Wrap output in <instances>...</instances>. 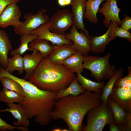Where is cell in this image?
Returning a JSON list of instances; mask_svg holds the SVG:
<instances>
[{"mask_svg": "<svg viewBox=\"0 0 131 131\" xmlns=\"http://www.w3.org/2000/svg\"><path fill=\"white\" fill-rule=\"evenodd\" d=\"M102 94L86 90L76 96L70 95L57 99L50 117L52 119L64 120L70 131H82L85 115L91 109L103 102Z\"/></svg>", "mask_w": 131, "mask_h": 131, "instance_id": "1", "label": "cell"}, {"mask_svg": "<svg viewBox=\"0 0 131 131\" xmlns=\"http://www.w3.org/2000/svg\"><path fill=\"white\" fill-rule=\"evenodd\" d=\"M4 76L15 80L23 88L25 96L19 104L28 118L34 117V122L41 125L48 124L52 120L50 114L57 100V93L41 90L25 78H18L2 69L0 71V77Z\"/></svg>", "mask_w": 131, "mask_h": 131, "instance_id": "2", "label": "cell"}, {"mask_svg": "<svg viewBox=\"0 0 131 131\" xmlns=\"http://www.w3.org/2000/svg\"><path fill=\"white\" fill-rule=\"evenodd\" d=\"M75 76L62 65L51 62L48 56L43 58L28 81L41 90L57 93L67 87Z\"/></svg>", "mask_w": 131, "mask_h": 131, "instance_id": "3", "label": "cell"}, {"mask_svg": "<svg viewBox=\"0 0 131 131\" xmlns=\"http://www.w3.org/2000/svg\"><path fill=\"white\" fill-rule=\"evenodd\" d=\"M111 55L109 53L102 57L88 55L84 56L83 68L89 70L90 75L98 82L103 79H109L117 70L115 66L109 62Z\"/></svg>", "mask_w": 131, "mask_h": 131, "instance_id": "4", "label": "cell"}, {"mask_svg": "<svg viewBox=\"0 0 131 131\" xmlns=\"http://www.w3.org/2000/svg\"><path fill=\"white\" fill-rule=\"evenodd\" d=\"M87 114V124L82 131H102L106 125L114 122L113 112L107 103L103 102L91 109Z\"/></svg>", "mask_w": 131, "mask_h": 131, "instance_id": "5", "label": "cell"}, {"mask_svg": "<svg viewBox=\"0 0 131 131\" xmlns=\"http://www.w3.org/2000/svg\"><path fill=\"white\" fill-rule=\"evenodd\" d=\"M128 74L119 77L115 82L108 98L131 113V67L128 68Z\"/></svg>", "mask_w": 131, "mask_h": 131, "instance_id": "6", "label": "cell"}, {"mask_svg": "<svg viewBox=\"0 0 131 131\" xmlns=\"http://www.w3.org/2000/svg\"><path fill=\"white\" fill-rule=\"evenodd\" d=\"M47 10L46 9L41 8L34 15L31 12L25 14L24 16L25 21L19 26L14 27V33L20 36L29 34L41 25L49 22V17L45 14Z\"/></svg>", "mask_w": 131, "mask_h": 131, "instance_id": "7", "label": "cell"}, {"mask_svg": "<svg viewBox=\"0 0 131 131\" xmlns=\"http://www.w3.org/2000/svg\"><path fill=\"white\" fill-rule=\"evenodd\" d=\"M50 31L57 34H65V31L74 24L71 12L68 9L58 10L49 19Z\"/></svg>", "mask_w": 131, "mask_h": 131, "instance_id": "8", "label": "cell"}, {"mask_svg": "<svg viewBox=\"0 0 131 131\" xmlns=\"http://www.w3.org/2000/svg\"><path fill=\"white\" fill-rule=\"evenodd\" d=\"M119 26L116 23L111 21L107 31L104 34L99 36H90L89 38L90 50L95 53L103 52L107 44L116 38L115 31Z\"/></svg>", "mask_w": 131, "mask_h": 131, "instance_id": "9", "label": "cell"}, {"mask_svg": "<svg viewBox=\"0 0 131 131\" xmlns=\"http://www.w3.org/2000/svg\"><path fill=\"white\" fill-rule=\"evenodd\" d=\"M77 29L73 24L71 26L70 33L65 34V37L73 42L72 46L75 49L79 51L85 56L88 55L90 51L89 38L90 36H88L83 30L79 32Z\"/></svg>", "mask_w": 131, "mask_h": 131, "instance_id": "10", "label": "cell"}, {"mask_svg": "<svg viewBox=\"0 0 131 131\" xmlns=\"http://www.w3.org/2000/svg\"><path fill=\"white\" fill-rule=\"evenodd\" d=\"M49 22L40 25L33 30L30 33L36 36L37 39H44L50 42L54 46H59L64 44H72L73 42L66 39L65 34H57L51 32L49 29Z\"/></svg>", "mask_w": 131, "mask_h": 131, "instance_id": "11", "label": "cell"}, {"mask_svg": "<svg viewBox=\"0 0 131 131\" xmlns=\"http://www.w3.org/2000/svg\"><path fill=\"white\" fill-rule=\"evenodd\" d=\"M22 12L16 3L7 6L0 14V28H5L10 26L14 27L20 25L22 22L20 21Z\"/></svg>", "mask_w": 131, "mask_h": 131, "instance_id": "12", "label": "cell"}, {"mask_svg": "<svg viewBox=\"0 0 131 131\" xmlns=\"http://www.w3.org/2000/svg\"><path fill=\"white\" fill-rule=\"evenodd\" d=\"M106 0V2L102 5V8H99L98 12L102 13L104 16L105 18L103 21L104 24L108 27L112 21L120 26L121 22L119 13L121 9L117 6V0Z\"/></svg>", "mask_w": 131, "mask_h": 131, "instance_id": "13", "label": "cell"}, {"mask_svg": "<svg viewBox=\"0 0 131 131\" xmlns=\"http://www.w3.org/2000/svg\"><path fill=\"white\" fill-rule=\"evenodd\" d=\"M8 108L0 110V112H8L11 113L17 120L12 124L16 126H23L28 127L30 122L26 112L19 103L7 104Z\"/></svg>", "mask_w": 131, "mask_h": 131, "instance_id": "14", "label": "cell"}, {"mask_svg": "<svg viewBox=\"0 0 131 131\" xmlns=\"http://www.w3.org/2000/svg\"><path fill=\"white\" fill-rule=\"evenodd\" d=\"M72 44H64L59 46H54V49L48 56L49 60L55 64L62 65L65 59L77 51Z\"/></svg>", "mask_w": 131, "mask_h": 131, "instance_id": "15", "label": "cell"}, {"mask_svg": "<svg viewBox=\"0 0 131 131\" xmlns=\"http://www.w3.org/2000/svg\"><path fill=\"white\" fill-rule=\"evenodd\" d=\"M86 0H72L71 5L72 8L71 12L74 20V24L77 29L83 31L88 36L89 32L85 28L83 20L85 11V3Z\"/></svg>", "mask_w": 131, "mask_h": 131, "instance_id": "16", "label": "cell"}, {"mask_svg": "<svg viewBox=\"0 0 131 131\" xmlns=\"http://www.w3.org/2000/svg\"><path fill=\"white\" fill-rule=\"evenodd\" d=\"M31 54L26 53L23 57L24 71L25 74L24 78L28 80L32 74L43 57L38 50L33 49Z\"/></svg>", "mask_w": 131, "mask_h": 131, "instance_id": "17", "label": "cell"}, {"mask_svg": "<svg viewBox=\"0 0 131 131\" xmlns=\"http://www.w3.org/2000/svg\"><path fill=\"white\" fill-rule=\"evenodd\" d=\"M13 49L9 36L5 31L0 29V64L4 69L8 65V54Z\"/></svg>", "mask_w": 131, "mask_h": 131, "instance_id": "18", "label": "cell"}, {"mask_svg": "<svg viewBox=\"0 0 131 131\" xmlns=\"http://www.w3.org/2000/svg\"><path fill=\"white\" fill-rule=\"evenodd\" d=\"M84 57L79 51H77L65 59L62 65L74 73L81 74L84 71L82 67Z\"/></svg>", "mask_w": 131, "mask_h": 131, "instance_id": "19", "label": "cell"}, {"mask_svg": "<svg viewBox=\"0 0 131 131\" xmlns=\"http://www.w3.org/2000/svg\"><path fill=\"white\" fill-rule=\"evenodd\" d=\"M106 0H88L85 3V11L83 19H86L90 22L96 24L98 22L97 13L101 4Z\"/></svg>", "mask_w": 131, "mask_h": 131, "instance_id": "20", "label": "cell"}, {"mask_svg": "<svg viewBox=\"0 0 131 131\" xmlns=\"http://www.w3.org/2000/svg\"><path fill=\"white\" fill-rule=\"evenodd\" d=\"M49 41L44 39H36L31 41L29 44L30 51L35 49L38 50L43 58L49 56L54 49V46Z\"/></svg>", "mask_w": 131, "mask_h": 131, "instance_id": "21", "label": "cell"}, {"mask_svg": "<svg viewBox=\"0 0 131 131\" xmlns=\"http://www.w3.org/2000/svg\"><path fill=\"white\" fill-rule=\"evenodd\" d=\"M86 91L79 82L75 76L67 87L57 93L56 99H57L70 95L76 96L84 93Z\"/></svg>", "mask_w": 131, "mask_h": 131, "instance_id": "22", "label": "cell"}, {"mask_svg": "<svg viewBox=\"0 0 131 131\" xmlns=\"http://www.w3.org/2000/svg\"><path fill=\"white\" fill-rule=\"evenodd\" d=\"M77 79L79 83L86 90L93 91L95 93L102 92L105 86L104 82L102 81L98 82L92 81L82 76L81 74H76Z\"/></svg>", "mask_w": 131, "mask_h": 131, "instance_id": "23", "label": "cell"}, {"mask_svg": "<svg viewBox=\"0 0 131 131\" xmlns=\"http://www.w3.org/2000/svg\"><path fill=\"white\" fill-rule=\"evenodd\" d=\"M124 69L123 67L117 70L114 74L109 79V81L105 85L102 91L101 99L103 102L107 103L108 96L111 93L114 84L117 79L122 77L123 75Z\"/></svg>", "mask_w": 131, "mask_h": 131, "instance_id": "24", "label": "cell"}, {"mask_svg": "<svg viewBox=\"0 0 131 131\" xmlns=\"http://www.w3.org/2000/svg\"><path fill=\"white\" fill-rule=\"evenodd\" d=\"M5 69L11 74L16 70L20 74H22L24 71L23 57L17 54L8 58L7 66Z\"/></svg>", "mask_w": 131, "mask_h": 131, "instance_id": "25", "label": "cell"}, {"mask_svg": "<svg viewBox=\"0 0 131 131\" xmlns=\"http://www.w3.org/2000/svg\"><path fill=\"white\" fill-rule=\"evenodd\" d=\"M20 36V44L18 48L10 51V54L12 56L17 54L22 55L26 51L30 50L29 47V43L33 40L37 38L36 36L30 33L24 34Z\"/></svg>", "mask_w": 131, "mask_h": 131, "instance_id": "26", "label": "cell"}, {"mask_svg": "<svg viewBox=\"0 0 131 131\" xmlns=\"http://www.w3.org/2000/svg\"><path fill=\"white\" fill-rule=\"evenodd\" d=\"M23 98L21 95L17 93L4 88L0 91V102L7 104L15 103H20Z\"/></svg>", "mask_w": 131, "mask_h": 131, "instance_id": "27", "label": "cell"}, {"mask_svg": "<svg viewBox=\"0 0 131 131\" xmlns=\"http://www.w3.org/2000/svg\"><path fill=\"white\" fill-rule=\"evenodd\" d=\"M0 82L3 88L15 91L21 95L25 96L24 90L20 84L15 80L7 77L0 78Z\"/></svg>", "mask_w": 131, "mask_h": 131, "instance_id": "28", "label": "cell"}, {"mask_svg": "<svg viewBox=\"0 0 131 131\" xmlns=\"http://www.w3.org/2000/svg\"><path fill=\"white\" fill-rule=\"evenodd\" d=\"M16 129L22 131H29L28 127L23 126H13L7 123L3 120L0 116V131H13Z\"/></svg>", "mask_w": 131, "mask_h": 131, "instance_id": "29", "label": "cell"}, {"mask_svg": "<svg viewBox=\"0 0 131 131\" xmlns=\"http://www.w3.org/2000/svg\"><path fill=\"white\" fill-rule=\"evenodd\" d=\"M114 35L116 37L124 38L130 42H131V34L130 31L123 29L121 27H117L114 32Z\"/></svg>", "mask_w": 131, "mask_h": 131, "instance_id": "30", "label": "cell"}, {"mask_svg": "<svg viewBox=\"0 0 131 131\" xmlns=\"http://www.w3.org/2000/svg\"><path fill=\"white\" fill-rule=\"evenodd\" d=\"M109 131H131V125H116L113 123L109 125Z\"/></svg>", "mask_w": 131, "mask_h": 131, "instance_id": "31", "label": "cell"}, {"mask_svg": "<svg viewBox=\"0 0 131 131\" xmlns=\"http://www.w3.org/2000/svg\"><path fill=\"white\" fill-rule=\"evenodd\" d=\"M121 27L125 30L130 31L131 29V18L125 15L123 20L121 21Z\"/></svg>", "mask_w": 131, "mask_h": 131, "instance_id": "32", "label": "cell"}, {"mask_svg": "<svg viewBox=\"0 0 131 131\" xmlns=\"http://www.w3.org/2000/svg\"><path fill=\"white\" fill-rule=\"evenodd\" d=\"M20 0H0V14L8 5L13 3L17 4Z\"/></svg>", "mask_w": 131, "mask_h": 131, "instance_id": "33", "label": "cell"}, {"mask_svg": "<svg viewBox=\"0 0 131 131\" xmlns=\"http://www.w3.org/2000/svg\"><path fill=\"white\" fill-rule=\"evenodd\" d=\"M72 0H57L58 5L60 7H64L71 5Z\"/></svg>", "mask_w": 131, "mask_h": 131, "instance_id": "34", "label": "cell"}, {"mask_svg": "<svg viewBox=\"0 0 131 131\" xmlns=\"http://www.w3.org/2000/svg\"><path fill=\"white\" fill-rule=\"evenodd\" d=\"M52 131H62V129L59 128H55L54 129H53Z\"/></svg>", "mask_w": 131, "mask_h": 131, "instance_id": "35", "label": "cell"}, {"mask_svg": "<svg viewBox=\"0 0 131 131\" xmlns=\"http://www.w3.org/2000/svg\"><path fill=\"white\" fill-rule=\"evenodd\" d=\"M70 131L68 129H62V131Z\"/></svg>", "mask_w": 131, "mask_h": 131, "instance_id": "36", "label": "cell"}, {"mask_svg": "<svg viewBox=\"0 0 131 131\" xmlns=\"http://www.w3.org/2000/svg\"><path fill=\"white\" fill-rule=\"evenodd\" d=\"M117 1H118V0H116Z\"/></svg>", "mask_w": 131, "mask_h": 131, "instance_id": "37", "label": "cell"}]
</instances>
